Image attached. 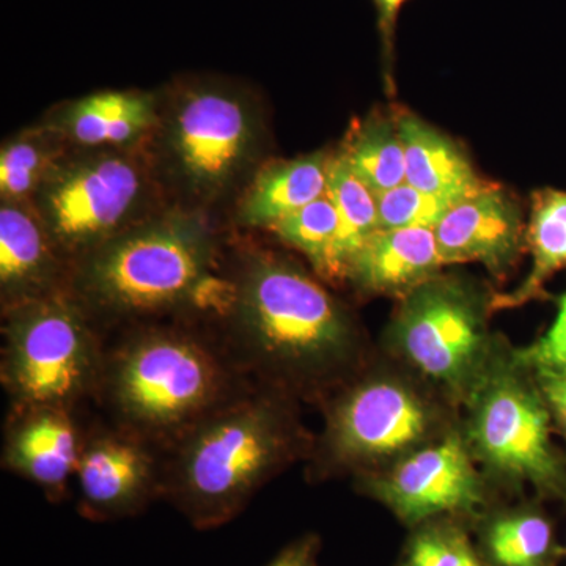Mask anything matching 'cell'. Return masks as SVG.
<instances>
[{
  "mask_svg": "<svg viewBox=\"0 0 566 566\" xmlns=\"http://www.w3.org/2000/svg\"><path fill=\"white\" fill-rule=\"evenodd\" d=\"M531 375L553 416L554 423L566 436V371L536 370L531 371Z\"/></svg>",
  "mask_w": 566,
  "mask_h": 566,
  "instance_id": "29",
  "label": "cell"
},
{
  "mask_svg": "<svg viewBox=\"0 0 566 566\" xmlns=\"http://www.w3.org/2000/svg\"><path fill=\"white\" fill-rule=\"evenodd\" d=\"M316 277L282 253L245 252L223 290L219 338L256 385L323 403L364 370L367 349L352 312Z\"/></svg>",
  "mask_w": 566,
  "mask_h": 566,
  "instance_id": "1",
  "label": "cell"
},
{
  "mask_svg": "<svg viewBox=\"0 0 566 566\" xmlns=\"http://www.w3.org/2000/svg\"><path fill=\"white\" fill-rule=\"evenodd\" d=\"M379 230L433 229L450 205L428 196L409 182L376 196Z\"/></svg>",
  "mask_w": 566,
  "mask_h": 566,
  "instance_id": "26",
  "label": "cell"
},
{
  "mask_svg": "<svg viewBox=\"0 0 566 566\" xmlns=\"http://www.w3.org/2000/svg\"><path fill=\"white\" fill-rule=\"evenodd\" d=\"M331 153L316 151L262 167L238 205V222L268 229L327 192Z\"/></svg>",
  "mask_w": 566,
  "mask_h": 566,
  "instance_id": "19",
  "label": "cell"
},
{
  "mask_svg": "<svg viewBox=\"0 0 566 566\" xmlns=\"http://www.w3.org/2000/svg\"><path fill=\"white\" fill-rule=\"evenodd\" d=\"M155 163L144 145L70 148L52 166L32 205L66 263L77 260L150 214Z\"/></svg>",
  "mask_w": 566,
  "mask_h": 566,
  "instance_id": "8",
  "label": "cell"
},
{
  "mask_svg": "<svg viewBox=\"0 0 566 566\" xmlns=\"http://www.w3.org/2000/svg\"><path fill=\"white\" fill-rule=\"evenodd\" d=\"M319 549V538L305 535L285 547L266 566H316V554Z\"/></svg>",
  "mask_w": 566,
  "mask_h": 566,
  "instance_id": "31",
  "label": "cell"
},
{
  "mask_svg": "<svg viewBox=\"0 0 566 566\" xmlns=\"http://www.w3.org/2000/svg\"><path fill=\"white\" fill-rule=\"evenodd\" d=\"M526 229L520 203L493 182L450 207L434 237L444 264L480 263L499 277L526 245Z\"/></svg>",
  "mask_w": 566,
  "mask_h": 566,
  "instance_id": "13",
  "label": "cell"
},
{
  "mask_svg": "<svg viewBox=\"0 0 566 566\" xmlns=\"http://www.w3.org/2000/svg\"><path fill=\"white\" fill-rule=\"evenodd\" d=\"M218 252L199 211L150 214L77 260L66 290L102 333L158 322L197 303Z\"/></svg>",
  "mask_w": 566,
  "mask_h": 566,
  "instance_id": "4",
  "label": "cell"
},
{
  "mask_svg": "<svg viewBox=\"0 0 566 566\" xmlns=\"http://www.w3.org/2000/svg\"><path fill=\"white\" fill-rule=\"evenodd\" d=\"M476 461L463 433L444 436L400 461L363 475L365 490L409 526L434 516L475 512L485 501Z\"/></svg>",
  "mask_w": 566,
  "mask_h": 566,
  "instance_id": "11",
  "label": "cell"
},
{
  "mask_svg": "<svg viewBox=\"0 0 566 566\" xmlns=\"http://www.w3.org/2000/svg\"><path fill=\"white\" fill-rule=\"evenodd\" d=\"M70 148L44 123L10 137L0 150V199L32 202L41 181Z\"/></svg>",
  "mask_w": 566,
  "mask_h": 566,
  "instance_id": "23",
  "label": "cell"
},
{
  "mask_svg": "<svg viewBox=\"0 0 566 566\" xmlns=\"http://www.w3.org/2000/svg\"><path fill=\"white\" fill-rule=\"evenodd\" d=\"M314 442L296 398L255 385L164 453L163 499L199 531L226 526Z\"/></svg>",
  "mask_w": 566,
  "mask_h": 566,
  "instance_id": "3",
  "label": "cell"
},
{
  "mask_svg": "<svg viewBox=\"0 0 566 566\" xmlns=\"http://www.w3.org/2000/svg\"><path fill=\"white\" fill-rule=\"evenodd\" d=\"M283 243L303 253L312 270L327 282L337 281V244L340 219L327 192L315 202L271 227Z\"/></svg>",
  "mask_w": 566,
  "mask_h": 566,
  "instance_id": "24",
  "label": "cell"
},
{
  "mask_svg": "<svg viewBox=\"0 0 566 566\" xmlns=\"http://www.w3.org/2000/svg\"><path fill=\"white\" fill-rule=\"evenodd\" d=\"M106 344L69 290L2 312L0 381L10 409L76 411L96 398Z\"/></svg>",
  "mask_w": 566,
  "mask_h": 566,
  "instance_id": "6",
  "label": "cell"
},
{
  "mask_svg": "<svg viewBox=\"0 0 566 566\" xmlns=\"http://www.w3.org/2000/svg\"><path fill=\"white\" fill-rule=\"evenodd\" d=\"M164 453L115 424L84 431L76 483L77 510L93 523L140 515L163 499Z\"/></svg>",
  "mask_w": 566,
  "mask_h": 566,
  "instance_id": "12",
  "label": "cell"
},
{
  "mask_svg": "<svg viewBox=\"0 0 566 566\" xmlns=\"http://www.w3.org/2000/svg\"><path fill=\"white\" fill-rule=\"evenodd\" d=\"M327 196L337 208L340 234L337 244V281H346L349 263L379 230L378 202L370 188L345 161L340 153L331 156Z\"/></svg>",
  "mask_w": 566,
  "mask_h": 566,
  "instance_id": "22",
  "label": "cell"
},
{
  "mask_svg": "<svg viewBox=\"0 0 566 566\" xmlns=\"http://www.w3.org/2000/svg\"><path fill=\"white\" fill-rule=\"evenodd\" d=\"M444 266L433 229L378 230L354 255L346 281L359 293L401 300Z\"/></svg>",
  "mask_w": 566,
  "mask_h": 566,
  "instance_id": "17",
  "label": "cell"
},
{
  "mask_svg": "<svg viewBox=\"0 0 566 566\" xmlns=\"http://www.w3.org/2000/svg\"><path fill=\"white\" fill-rule=\"evenodd\" d=\"M527 370L566 371V293L558 300L556 318L538 340L515 353Z\"/></svg>",
  "mask_w": 566,
  "mask_h": 566,
  "instance_id": "28",
  "label": "cell"
},
{
  "mask_svg": "<svg viewBox=\"0 0 566 566\" xmlns=\"http://www.w3.org/2000/svg\"><path fill=\"white\" fill-rule=\"evenodd\" d=\"M375 196L406 181L405 148L394 115H368L352 126L338 150Z\"/></svg>",
  "mask_w": 566,
  "mask_h": 566,
  "instance_id": "21",
  "label": "cell"
},
{
  "mask_svg": "<svg viewBox=\"0 0 566 566\" xmlns=\"http://www.w3.org/2000/svg\"><path fill=\"white\" fill-rule=\"evenodd\" d=\"M406 566H482L463 536L449 531L420 532L412 539Z\"/></svg>",
  "mask_w": 566,
  "mask_h": 566,
  "instance_id": "27",
  "label": "cell"
},
{
  "mask_svg": "<svg viewBox=\"0 0 566 566\" xmlns=\"http://www.w3.org/2000/svg\"><path fill=\"white\" fill-rule=\"evenodd\" d=\"M70 264L32 202H0L2 312L69 289Z\"/></svg>",
  "mask_w": 566,
  "mask_h": 566,
  "instance_id": "15",
  "label": "cell"
},
{
  "mask_svg": "<svg viewBox=\"0 0 566 566\" xmlns=\"http://www.w3.org/2000/svg\"><path fill=\"white\" fill-rule=\"evenodd\" d=\"M387 345L401 363L453 403H465L497 354L486 300L471 282L438 274L398 300Z\"/></svg>",
  "mask_w": 566,
  "mask_h": 566,
  "instance_id": "9",
  "label": "cell"
},
{
  "mask_svg": "<svg viewBox=\"0 0 566 566\" xmlns=\"http://www.w3.org/2000/svg\"><path fill=\"white\" fill-rule=\"evenodd\" d=\"M255 385L219 335L153 322L128 327L106 345L95 400L112 424L166 453Z\"/></svg>",
  "mask_w": 566,
  "mask_h": 566,
  "instance_id": "2",
  "label": "cell"
},
{
  "mask_svg": "<svg viewBox=\"0 0 566 566\" xmlns=\"http://www.w3.org/2000/svg\"><path fill=\"white\" fill-rule=\"evenodd\" d=\"M554 528L536 512L495 521L488 532V549L499 566H553Z\"/></svg>",
  "mask_w": 566,
  "mask_h": 566,
  "instance_id": "25",
  "label": "cell"
},
{
  "mask_svg": "<svg viewBox=\"0 0 566 566\" xmlns=\"http://www.w3.org/2000/svg\"><path fill=\"white\" fill-rule=\"evenodd\" d=\"M323 406V433L308 457L319 479L375 474L447 433L431 395L397 374L365 367Z\"/></svg>",
  "mask_w": 566,
  "mask_h": 566,
  "instance_id": "7",
  "label": "cell"
},
{
  "mask_svg": "<svg viewBox=\"0 0 566 566\" xmlns=\"http://www.w3.org/2000/svg\"><path fill=\"white\" fill-rule=\"evenodd\" d=\"M483 566V565H482Z\"/></svg>",
  "mask_w": 566,
  "mask_h": 566,
  "instance_id": "32",
  "label": "cell"
},
{
  "mask_svg": "<svg viewBox=\"0 0 566 566\" xmlns=\"http://www.w3.org/2000/svg\"><path fill=\"white\" fill-rule=\"evenodd\" d=\"M406 2L408 0H374L387 65L392 63L395 29H397L398 14Z\"/></svg>",
  "mask_w": 566,
  "mask_h": 566,
  "instance_id": "30",
  "label": "cell"
},
{
  "mask_svg": "<svg viewBox=\"0 0 566 566\" xmlns=\"http://www.w3.org/2000/svg\"><path fill=\"white\" fill-rule=\"evenodd\" d=\"M531 270L512 293L493 297V312L521 307L542 297L546 283L566 268V192L539 189L532 193L526 229Z\"/></svg>",
  "mask_w": 566,
  "mask_h": 566,
  "instance_id": "20",
  "label": "cell"
},
{
  "mask_svg": "<svg viewBox=\"0 0 566 566\" xmlns=\"http://www.w3.org/2000/svg\"><path fill=\"white\" fill-rule=\"evenodd\" d=\"M158 122L159 102L151 93L106 91L61 104L43 123L71 148L99 150L140 147Z\"/></svg>",
  "mask_w": 566,
  "mask_h": 566,
  "instance_id": "16",
  "label": "cell"
},
{
  "mask_svg": "<svg viewBox=\"0 0 566 566\" xmlns=\"http://www.w3.org/2000/svg\"><path fill=\"white\" fill-rule=\"evenodd\" d=\"M84 430L74 411L63 408L10 409L3 430V471L29 480L51 502L66 497L76 479Z\"/></svg>",
  "mask_w": 566,
  "mask_h": 566,
  "instance_id": "14",
  "label": "cell"
},
{
  "mask_svg": "<svg viewBox=\"0 0 566 566\" xmlns=\"http://www.w3.org/2000/svg\"><path fill=\"white\" fill-rule=\"evenodd\" d=\"M159 106L151 137L164 175L189 203L221 200L259 158L263 120L251 96L221 81L186 82Z\"/></svg>",
  "mask_w": 566,
  "mask_h": 566,
  "instance_id": "5",
  "label": "cell"
},
{
  "mask_svg": "<svg viewBox=\"0 0 566 566\" xmlns=\"http://www.w3.org/2000/svg\"><path fill=\"white\" fill-rule=\"evenodd\" d=\"M499 353L465 400V442L495 479L566 499V468L553 441V416L515 353Z\"/></svg>",
  "mask_w": 566,
  "mask_h": 566,
  "instance_id": "10",
  "label": "cell"
},
{
  "mask_svg": "<svg viewBox=\"0 0 566 566\" xmlns=\"http://www.w3.org/2000/svg\"><path fill=\"white\" fill-rule=\"evenodd\" d=\"M405 148L406 182L450 207L493 185L457 142L409 111L395 112Z\"/></svg>",
  "mask_w": 566,
  "mask_h": 566,
  "instance_id": "18",
  "label": "cell"
}]
</instances>
